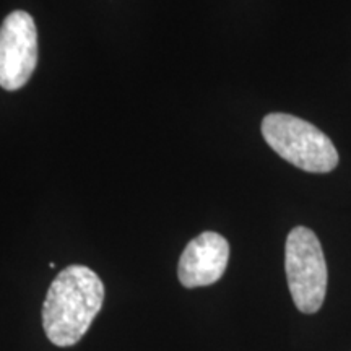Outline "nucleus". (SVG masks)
<instances>
[{
  "instance_id": "1",
  "label": "nucleus",
  "mask_w": 351,
  "mask_h": 351,
  "mask_svg": "<svg viewBox=\"0 0 351 351\" xmlns=\"http://www.w3.org/2000/svg\"><path fill=\"white\" fill-rule=\"evenodd\" d=\"M104 285L85 265H69L47 289L43 304V327L51 343L73 346L83 339L99 314Z\"/></svg>"
},
{
  "instance_id": "2",
  "label": "nucleus",
  "mask_w": 351,
  "mask_h": 351,
  "mask_svg": "<svg viewBox=\"0 0 351 351\" xmlns=\"http://www.w3.org/2000/svg\"><path fill=\"white\" fill-rule=\"evenodd\" d=\"M262 135L271 150L307 173H330L339 165V152L332 140L301 117L267 114L262 121Z\"/></svg>"
},
{
  "instance_id": "3",
  "label": "nucleus",
  "mask_w": 351,
  "mask_h": 351,
  "mask_svg": "<svg viewBox=\"0 0 351 351\" xmlns=\"http://www.w3.org/2000/svg\"><path fill=\"white\" fill-rule=\"evenodd\" d=\"M285 271L293 302L302 314L320 311L327 295V262L313 230L296 226L285 245Z\"/></svg>"
},
{
  "instance_id": "4",
  "label": "nucleus",
  "mask_w": 351,
  "mask_h": 351,
  "mask_svg": "<svg viewBox=\"0 0 351 351\" xmlns=\"http://www.w3.org/2000/svg\"><path fill=\"white\" fill-rule=\"evenodd\" d=\"M38 65V29L28 12L15 10L0 26V86L23 88Z\"/></svg>"
},
{
  "instance_id": "5",
  "label": "nucleus",
  "mask_w": 351,
  "mask_h": 351,
  "mask_svg": "<svg viewBox=\"0 0 351 351\" xmlns=\"http://www.w3.org/2000/svg\"><path fill=\"white\" fill-rule=\"evenodd\" d=\"M230 261V244L221 234L205 231L186 245L178 265L184 288L210 287L225 274Z\"/></svg>"
}]
</instances>
